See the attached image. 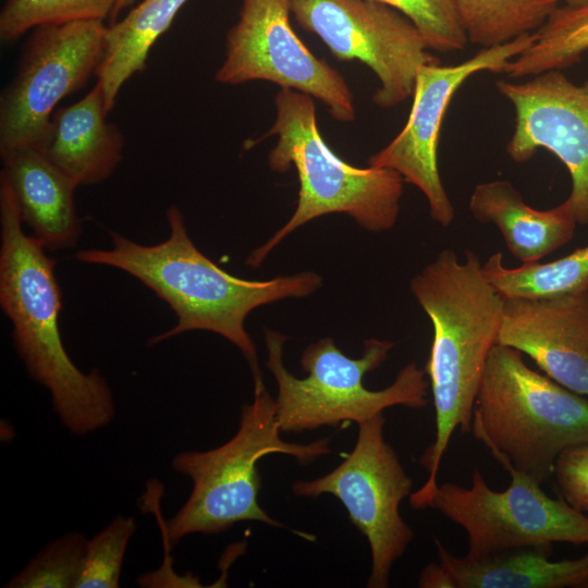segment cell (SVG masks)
<instances>
[{
    "mask_svg": "<svg viewBox=\"0 0 588 588\" xmlns=\"http://www.w3.org/2000/svg\"><path fill=\"white\" fill-rule=\"evenodd\" d=\"M137 524L132 516H117L87 540L75 588H117L124 554Z\"/></svg>",
    "mask_w": 588,
    "mask_h": 588,
    "instance_id": "cell-26",
    "label": "cell"
},
{
    "mask_svg": "<svg viewBox=\"0 0 588 588\" xmlns=\"http://www.w3.org/2000/svg\"><path fill=\"white\" fill-rule=\"evenodd\" d=\"M167 219L169 236L159 244L142 245L111 232L110 249L81 250L75 259L120 269L140 281L171 307L177 318L176 324L150 338L149 345L193 330L218 333L233 343L247 360L254 391L264 389L256 347L244 324L246 317L266 304L309 296L321 286V277L304 271L266 281L237 278L194 245L176 206L168 208Z\"/></svg>",
    "mask_w": 588,
    "mask_h": 588,
    "instance_id": "cell-1",
    "label": "cell"
},
{
    "mask_svg": "<svg viewBox=\"0 0 588 588\" xmlns=\"http://www.w3.org/2000/svg\"><path fill=\"white\" fill-rule=\"evenodd\" d=\"M384 422L382 414L359 422L354 449L338 467L324 476L292 485L298 497L329 493L342 502L370 547L368 588L389 586L394 562L414 537L400 513L401 502L412 493L413 481L384 439Z\"/></svg>",
    "mask_w": 588,
    "mask_h": 588,
    "instance_id": "cell-8",
    "label": "cell"
},
{
    "mask_svg": "<svg viewBox=\"0 0 588 588\" xmlns=\"http://www.w3.org/2000/svg\"><path fill=\"white\" fill-rule=\"evenodd\" d=\"M562 1H564L566 5H571V7L588 4V0H562Z\"/></svg>",
    "mask_w": 588,
    "mask_h": 588,
    "instance_id": "cell-30",
    "label": "cell"
},
{
    "mask_svg": "<svg viewBox=\"0 0 588 588\" xmlns=\"http://www.w3.org/2000/svg\"><path fill=\"white\" fill-rule=\"evenodd\" d=\"M411 291L432 324L425 367L436 413V433L419 458L425 483L409 495L411 506H430L449 442L458 428L470 430L475 400L487 358L499 334L504 298L486 279L477 255L460 259L443 249L411 280Z\"/></svg>",
    "mask_w": 588,
    "mask_h": 588,
    "instance_id": "cell-2",
    "label": "cell"
},
{
    "mask_svg": "<svg viewBox=\"0 0 588 588\" xmlns=\"http://www.w3.org/2000/svg\"><path fill=\"white\" fill-rule=\"evenodd\" d=\"M486 279L504 298H550L588 292V246L549 262H526L509 268L502 253L482 264Z\"/></svg>",
    "mask_w": 588,
    "mask_h": 588,
    "instance_id": "cell-21",
    "label": "cell"
},
{
    "mask_svg": "<svg viewBox=\"0 0 588 588\" xmlns=\"http://www.w3.org/2000/svg\"><path fill=\"white\" fill-rule=\"evenodd\" d=\"M405 15L419 30L428 49L463 50L467 42L453 0H375Z\"/></svg>",
    "mask_w": 588,
    "mask_h": 588,
    "instance_id": "cell-27",
    "label": "cell"
},
{
    "mask_svg": "<svg viewBox=\"0 0 588 588\" xmlns=\"http://www.w3.org/2000/svg\"><path fill=\"white\" fill-rule=\"evenodd\" d=\"M291 14L341 61L358 60L377 76L372 102L382 109L414 93L421 66L438 63L417 27L395 9L375 0H289Z\"/></svg>",
    "mask_w": 588,
    "mask_h": 588,
    "instance_id": "cell-11",
    "label": "cell"
},
{
    "mask_svg": "<svg viewBox=\"0 0 588 588\" xmlns=\"http://www.w3.org/2000/svg\"><path fill=\"white\" fill-rule=\"evenodd\" d=\"M289 0H242L226 36L221 84L266 81L321 101L339 122L356 118L354 96L342 74L317 58L294 32Z\"/></svg>",
    "mask_w": 588,
    "mask_h": 588,
    "instance_id": "cell-12",
    "label": "cell"
},
{
    "mask_svg": "<svg viewBox=\"0 0 588 588\" xmlns=\"http://www.w3.org/2000/svg\"><path fill=\"white\" fill-rule=\"evenodd\" d=\"M495 87L515 111L507 156L516 163L530 160L539 149L558 157L572 181L566 200L577 223L587 225L588 79L576 84L561 70H551L522 83L499 79Z\"/></svg>",
    "mask_w": 588,
    "mask_h": 588,
    "instance_id": "cell-14",
    "label": "cell"
},
{
    "mask_svg": "<svg viewBox=\"0 0 588 588\" xmlns=\"http://www.w3.org/2000/svg\"><path fill=\"white\" fill-rule=\"evenodd\" d=\"M470 431L507 470L540 485L565 450L588 443V399L494 344L477 391Z\"/></svg>",
    "mask_w": 588,
    "mask_h": 588,
    "instance_id": "cell-5",
    "label": "cell"
},
{
    "mask_svg": "<svg viewBox=\"0 0 588 588\" xmlns=\"http://www.w3.org/2000/svg\"><path fill=\"white\" fill-rule=\"evenodd\" d=\"M536 32L503 45L482 48L470 59L454 64H426L417 73L413 105L402 131L368 159L376 168L397 172L427 199L430 217L441 226L455 218L454 206L443 186L438 168V144L448 107L464 82L476 73H503L506 64L527 49Z\"/></svg>",
    "mask_w": 588,
    "mask_h": 588,
    "instance_id": "cell-13",
    "label": "cell"
},
{
    "mask_svg": "<svg viewBox=\"0 0 588 588\" xmlns=\"http://www.w3.org/2000/svg\"><path fill=\"white\" fill-rule=\"evenodd\" d=\"M186 1L143 0L108 26L106 51L95 75L109 112L122 86L145 69L150 49Z\"/></svg>",
    "mask_w": 588,
    "mask_h": 588,
    "instance_id": "cell-20",
    "label": "cell"
},
{
    "mask_svg": "<svg viewBox=\"0 0 588 588\" xmlns=\"http://www.w3.org/2000/svg\"><path fill=\"white\" fill-rule=\"evenodd\" d=\"M468 207L477 221L499 229L510 253L523 264L539 261L567 244L578 225L566 199L537 210L506 180L477 184Z\"/></svg>",
    "mask_w": 588,
    "mask_h": 588,
    "instance_id": "cell-19",
    "label": "cell"
},
{
    "mask_svg": "<svg viewBox=\"0 0 588 588\" xmlns=\"http://www.w3.org/2000/svg\"><path fill=\"white\" fill-rule=\"evenodd\" d=\"M274 106V121L264 136L278 137L268 164L278 173L296 169L298 198L289 221L252 252L246 265L259 267L289 234L324 215L345 213L371 232L393 228L400 213L403 177L391 169L358 168L338 157L320 134L313 97L281 88Z\"/></svg>",
    "mask_w": 588,
    "mask_h": 588,
    "instance_id": "cell-4",
    "label": "cell"
},
{
    "mask_svg": "<svg viewBox=\"0 0 588 588\" xmlns=\"http://www.w3.org/2000/svg\"><path fill=\"white\" fill-rule=\"evenodd\" d=\"M434 542L450 588H588V554L552 561L553 543L461 558Z\"/></svg>",
    "mask_w": 588,
    "mask_h": 588,
    "instance_id": "cell-18",
    "label": "cell"
},
{
    "mask_svg": "<svg viewBox=\"0 0 588 588\" xmlns=\"http://www.w3.org/2000/svg\"><path fill=\"white\" fill-rule=\"evenodd\" d=\"M22 223L15 195L0 173V305L27 371L49 391L62 424L84 436L113 419V395L96 369L83 372L66 353L59 329L62 301L56 261Z\"/></svg>",
    "mask_w": 588,
    "mask_h": 588,
    "instance_id": "cell-3",
    "label": "cell"
},
{
    "mask_svg": "<svg viewBox=\"0 0 588 588\" xmlns=\"http://www.w3.org/2000/svg\"><path fill=\"white\" fill-rule=\"evenodd\" d=\"M467 39L490 48L535 33L562 0H453Z\"/></svg>",
    "mask_w": 588,
    "mask_h": 588,
    "instance_id": "cell-23",
    "label": "cell"
},
{
    "mask_svg": "<svg viewBox=\"0 0 588 588\" xmlns=\"http://www.w3.org/2000/svg\"><path fill=\"white\" fill-rule=\"evenodd\" d=\"M21 219L46 249L74 247L81 233L75 210L77 185L36 148L1 156Z\"/></svg>",
    "mask_w": 588,
    "mask_h": 588,
    "instance_id": "cell-17",
    "label": "cell"
},
{
    "mask_svg": "<svg viewBox=\"0 0 588 588\" xmlns=\"http://www.w3.org/2000/svg\"><path fill=\"white\" fill-rule=\"evenodd\" d=\"M277 408V401L266 388L254 391V401L243 405L238 429L228 442L209 451L181 452L173 457V470L189 477L193 489L164 525L169 543L175 544L191 534L223 532L247 520L284 527L259 505V460L281 453L307 465L332 450L330 438L306 444L281 439Z\"/></svg>",
    "mask_w": 588,
    "mask_h": 588,
    "instance_id": "cell-6",
    "label": "cell"
},
{
    "mask_svg": "<svg viewBox=\"0 0 588 588\" xmlns=\"http://www.w3.org/2000/svg\"><path fill=\"white\" fill-rule=\"evenodd\" d=\"M103 21L86 20L32 29L12 82L0 98V155L40 149L56 107L99 68L107 45Z\"/></svg>",
    "mask_w": 588,
    "mask_h": 588,
    "instance_id": "cell-9",
    "label": "cell"
},
{
    "mask_svg": "<svg viewBox=\"0 0 588 588\" xmlns=\"http://www.w3.org/2000/svg\"><path fill=\"white\" fill-rule=\"evenodd\" d=\"M509 474L503 491L491 489L477 467L470 487L438 485L429 507L465 530L468 555L539 543L588 544V516L563 498L547 495L536 480Z\"/></svg>",
    "mask_w": 588,
    "mask_h": 588,
    "instance_id": "cell-10",
    "label": "cell"
},
{
    "mask_svg": "<svg viewBox=\"0 0 588 588\" xmlns=\"http://www.w3.org/2000/svg\"><path fill=\"white\" fill-rule=\"evenodd\" d=\"M497 344L528 355L552 380L588 397V292L504 299Z\"/></svg>",
    "mask_w": 588,
    "mask_h": 588,
    "instance_id": "cell-15",
    "label": "cell"
},
{
    "mask_svg": "<svg viewBox=\"0 0 588 588\" xmlns=\"http://www.w3.org/2000/svg\"><path fill=\"white\" fill-rule=\"evenodd\" d=\"M86 543L79 532H69L49 542L5 587L75 588Z\"/></svg>",
    "mask_w": 588,
    "mask_h": 588,
    "instance_id": "cell-25",
    "label": "cell"
},
{
    "mask_svg": "<svg viewBox=\"0 0 588 588\" xmlns=\"http://www.w3.org/2000/svg\"><path fill=\"white\" fill-rule=\"evenodd\" d=\"M552 477L561 498L579 512L588 511V443L562 452Z\"/></svg>",
    "mask_w": 588,
    "mask_h": 588,
    "instance_id": "cell-28",
    "label": "cell"
},
{
    "mask_svg": "<svg viewBox=\"0 0 588 588\" xmlns=\"http://www.w3.org/2000/svg\"><path fill=\"white\" fill-rule=\"evenodd\" d=\"M118 0H5L0 38L8 42L38 26L111 16Z\"/></svg>",
    "mask_w": 588,
    "mask_h": 588,
    "instance_id": "cell-24",
    "label": "cell"
},
{
    "mask_svg": "<svg viewBox=\"0 0 588 588\" xmlns=\"http://www.w3.org/2000/svg\"><path fill=\"white\" fill-rule=\"evenodd\" d=\"M286 340L280 332L265 329L266 366L278 385L275 401L281 432L359 424L391 406L420 409L428 404L426 371L415 362L405 365L389 387L378 391L365 388L366 373L380 367L393 348L390 341L366 340L362 356L354 359L343 354L331 338H323L302 353L301 367L307 377L299 379L284 366Z\"/></svg>",
    "mask_w": 588,
    "mask_h": 588,
    "instance_id": "cell-7",
    "label": "cell"
},
{
    "mask_svg": "<svg viewBox=\"0 0 588 588\" xmlns=\"http://www.w3.org/2000/svg\"><path fill=\"white\" fill-rule=\"evenodd\" d=\"M133 2H134V0H118L117 5H115V8H114V10L112 12V15H111V23L114 22V20L118 16V13H120L122 10L128 8Z\"/></svg>",
    "mask_w": 588,
    "mask_h": 588,
    "instance_id": "cell-29",
    "label": "cell"
},
{
    "mask_svg": "<svg viewBox=\"0 0 588 588\" xmlns=\"http://www.w3.org/2000/svg\"><path fill=\"white\" fill-rule=\"evenodd\" d=\"M101 87L56 110L40 151L77 186L108 179L122 159L124 137L108 121Z\"/></svg>",
    "mask_w": 588,
    "mask_h": 588,
    "instance_id": "cell-16",
    "label": "cell"
},
{
    "mask_svg": "<svg viewBox=\"0 0 588 588\" xmlns=\"http://www.w3.org/2000/svg\"><path fill=\"white\" fill-rule=\"evenodd\" d=\"M588 51V4L558 7L536 30L534 42L511 60L503 73L513 78L563 70Z\"/></svg>",
    "mask_w": 588,
    "mask_h": 588,
    "instance_id": "cell-22",
    "label": "cell"
}]
</instances>
